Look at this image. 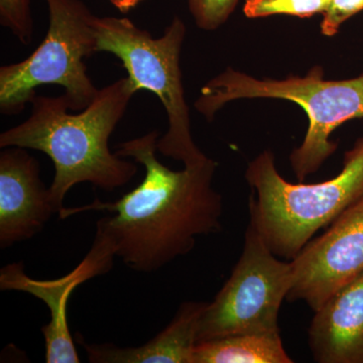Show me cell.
Instances as JSON below:
<instances>
[{
    "instance_id": "1",
    "label": "cell",
    "mask_w": 363,
    "mask_h": 363,
    "mask_svg": "<svg viewBox=\"0 0 363 363\" xmlns=\"http://www.w3.org/2000/svg\"><path fill=\"white\" fill-rule=\"evenodd\" d=\"M159 131L118 145L116 154L133 157L145 169L138 187L116 202L96 199L86 206L65 208L60 218L86 211L109 212L97 221L96 233L116 257L135 272H152L187 255L196 238L220 231L223 199L212 187L213 160L173 171L157 160Z\"/></svg>"
},
{
    "instance_id": "2",
    "label": "cell",
    "mask_w": 363,
    "mask_h": 363,
    "mask_svg": "<svg viewBox=\"0 0 363 363\" xmlns=\"http://www.w3.org/2000/svg\"><path fill=\"white\" fill-rule=\"evenodd\" d=\"M135 94L128 77L98 91L92 104L72 114L65 94L37 96L30 116L0 135V147L40 150L52 160L55 176L50 186L58 212L69 191L81 183L111 192L138 173L135 162L112 154L109 138Z\"/></svg>"
},
{
    "instance_id": "3",
    "label": "cell",
    "mask_w": 363,
    "mask_h": 363,
    "mask_svg": "<svg viewBox=\"0 0 363 363\" xmlns=\"http://www.w3.org/2000/svg\"><path fill=\"white\" fill-rule=\"evenodd\" d=\"M245 179L257 192L248 202L250 220L277 257L292 260L318 230L363 199V136L330 180L290 183L279 175L269 150L248 164Z\"/></svg>"
},
{
    "instance_id": "4",
    "label": "cell",
    "mask_w": 363,
    "mask_h": 363,
    "mask_svg": "<svg viewBox=\"0 0 363 363\" xmlns=\"http://www.w3.org/2000/svg\"><path fill=\"white\" fill-rule=\"evenodd\" d=\"M257 98L295 102L307 114L309 126L304 140L290 156L294 174L303 182L337 150V143L330 138L333 131L351 119H363V74L347 80H325L323 69L316 66L304 77L260 80L227 68L204 85L195 108L212 121L228 102Z\"/></svg>"
},
{
    "instance_id": "5",
    "label": "cell",
    "mask_w": 363,
    "mask_h": 363,
    "mask_svg": "<svg viewBox=\"0 0 363 363\" xmlns=\"http://www.w3.org/2000/svg\"><path fill=\"white\" fill-rule=\"evenodd\" d=\"M93 28L97 52L113 54L123 62L135 93L150 91L164 105L169 130L157 140V152L183 162L185 167L208 159L193 140L182 80L180 55L186 35L184 21L175 16L159 39H154L128 18L94 16Z\"/></svg>"
},
{
    "instance_id": "6",
    "label": "cell",
    "mask_w": 363,
    "mask_h": 363,
    "mask_svg": "<svg viewBox=\"0 0 363 363\" xmlns=\"http://www.w3.org/2000/svg\"><path fill=\"white\" fill-rule=\"evenodd\" d=\"M45 1L50 25L42 44L23 61L0 68V111L6 116L23 111L40 86H62L71 111L87 108L99 91L84 63L97 52L94 14L81 0Z\"/></svg>"
},
{
    "instance_id": "7",
    "label": "cell",
    "mask_w": 363,
    "mask_h": 363,
    "mask_svg": "<svg viewBox=\"0 0 363 363\" xmlns=\"http://www.w3.org/2000/svg\"><path fill=\"white\" fill-rule=\"evenodd\" d=\"M291 262H281L250 220L230 277L200 320L198 343L245 333H279V314L292 286Z\"/></svg>"
},
{
    "instance_id": "8",
    "label": "cell",
    "mask_w": 363,
    "mask_h": 363,
    "mask_svg": "<svg viewBox=\"0 0 363 363\" xmlns=\"http://www.w3.org/2000/svg\"><path fill=\"white\" fill-rule=\"evenodd\" d=\"M289 302L304 301L313 311L363 274V199L339 215L292 260Z\"/></svg>"
},
{
    "instance_id": "9",
    "label": "cell",
    "mask_w": 363,
    "mask_h": 363,
    "mask_svg": "<svg viewBox=\"0 0 363 363\" xmlns=\"http://www.w3.org/2000/svg\"><path fill=\"white\" fill-rule=\"evenodd\" d=\"M116 257L114 248L101 234L95 233L89 252L73 271L62 278L38 279L26 274L23 262L6 264L0 271V290L18 291L40 298L49 308L51 320L42 327L47 363H79L77 350L69 329L67 308L72 293L85 281L111 272Z\"/></svg>"
},
{
    "instance_id": "10",
    "label": "cell",
    "mask_w": 363,
    "mask_h": 363,
    "mask_svg": "<svg viewBox=\"0 0 363 363\" xmlns=\"http://www.w3.org/2000/svg\"><path fill=\"white\" fill-rule=\"evenodd\" d=\"M59 214L50 189L40 180V164L26 149L0 154V247L30 240Z\"/></svg>"
},
{
    "instance_id": "11",
    "label": "cell",
    "mask_w": 363,
    "mask_h": 363,
    "mask_svg": "<svg viewBox=\"0 0 363 363\" xmlns=\"http://www.w3.org/2000/svg\"><path fill=\"white\" fill-rule=\"evenodd\" d=\"M309 346L319 363H363V274L314 312Z\"/></svg>"
},
{
    "instance_id": "12",
    "label": "cell",
    "mask_w": 363,
    "mask_h": 363,
    "mask_svg": "<svg viewBox=\"0 0 363 363\" xmlns=\"http://www.w3.org/2000/svg\"><path fill=\"white\" fill-rule=\"evenodd\" d=\"M208 302H184L171 323L149 342L121 348L112 343L86 342L76 333L92 363H193L200 320Z\"/></svg>"
},
{
    "instance_id": "13",
    "label": "cell",
    "mask_w": 363,
    "mask_h": 363,
    "mask_svg": "<svg viewBox=\"0 0 363 363\" xmlns=\"http://www.w3.org/2000/svg\"><path fill=\"white\" fill-rule=\"evenodd\" d=\"M279 333H245L196 346L193 363H292Z\"/></svg>"
},
{
    "instance_id": "14",
    "label": "cell",
    "mask_w": 363,
    "mask_h": 363,
    "mask_svg": "<svg viewBox=\"0 0 363 363\" xmlns=\"http://www.w3.org/2000/svg\"><path fill=\"white\" fill-rule=\"evenodd\" d=\"M331 0H247L243 13L248 18H267L276 14L309 18L323 14Z\"/></svg>"
},
{
    "instance_id": "15",
    "label": "cell",
    "mask_w": 363,
    "mask_h": 363,
    "mask_svg": "<svg viewBox=\"0 0 363 363\" xmlns=\"http://www.w3.org/2000/svg\"><path fill=\"white\" fill-rule=\"evenodd\" d=\"M0 23L21 44H30L33 33L30 0H0Z\"/></svg>"
},
{
    "instance_id": "16",
    "label": "cell",
    "mask_w": 363,
    "mask_h": 363,
    "mask_svg": "<svg viewBox=\"0 0 363 363\" xmlns=\"http://www.w3.org/2000/svg\"><path fill=\"white\" fill-rule=\"evenodd\" d=\"M240 0H187L189 11L196 26L214 30L223 26L233 13Z\"/></svg>"
},
{
    "instance_id": "17",
    "label": "cell",
    "mask_w": 363,
    "mask_h": 363,
    "mask_svg": "<svg viewBox=\"0 0 363 363\" xmlns=\"http://www.w3.org/2000/svg\"><path fill=\"white\" fill-rule=\"evenodd\" d=\"M363 11V0H331L323 13L321 33L326 37L337 35L345 21Z\"/></svg>"
},
{
    "instance_id": "18",
    "label": "cell",
    "mask_w": 363,
    "mask_h": 363,
    "mask_svg": "<svg viewBox=\"0 0 363 363\" xmlns=\"http://www.w3.org/2000/svg\"><path fill=\"white\" fill-rule=\"evenodd\" d=\"M142 1L143 0H111V4L123 13H128Z\"/></svg>"
}]
</instances>
